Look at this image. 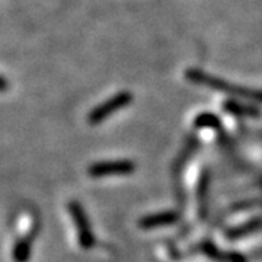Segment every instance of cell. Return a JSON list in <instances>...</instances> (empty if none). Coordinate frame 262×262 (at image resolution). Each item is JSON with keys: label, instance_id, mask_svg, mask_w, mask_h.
I'll return each mask as SVG.
<instances>
[{"label": "cell", "instance_id": "1", "mask_svg": "<svg viewBox=\"0 0 262 262\" xmlns=\"http://www.w3.org/2000/svg\"><path fill=\"white\" fill-rule=\"evenodd\" d=\"M185 77L191 83L201 84L214 91L226 92L227 95H232L234 98H242L248 101L262 103V89H255V88H246L241 84L229 83L225 79L215 77L213 75H208L206 72L200 70V69H188L185 70Z\"/></svg>", "mask_w": 262, "mask_h": 262}, {"label": "cell", "instance_id": "2", "mask_svg": "<svg viewBox=\"0 0 262 262\" xmlns=\"http://www.w3.org/2000/svg\"><path fill=\"white\" fill-rule=\"evenodd\" d=\"M133 102V94L128 91H122L118 92L110 99H106L105 102L99 103L98 106H95L91 113L88 114V122L91 125H96L105 121L106 118H110L114 113L120 111L122 108L128 106Z\"/></svg>", "mask_w": 262, "mask_h": 262}, {"label": "cell", "instance_id": "3", "mask_svg": "<svg viewBox=\"0 0 262 262\" xmlns=\"http://www.w3.org/2000/svg\"><path fill=\"white\" fill-rule=\"evenodd\" d=\"M136 170V163L133 160H106L96 162L88 168V175L91 178H106V177H124Z\"/></svg>", "mask_w": 262, "mask_h": 262}, {"label": "cell", "instance_id": "4", "mask_svg": "<svg viewBox=\"0 0 262 262\" xmlns=\"http://www.w3.org/2000/svg\"><path fill=\"white\" fill-rule=\"evenodd\" d=\"M69 211L75 220L76 230H77V237H79V244H80V248L83 249H89L92 248V245L95 242V237L92 232H91V226H89V222H88V217L84 214L83 208L79 206L76 201H72L69 204Z\"/></svg>", "mask_w": 262, "mask_h": 262}, {"label": "cell", "instance_id": "5", "mask_svg": "<svg viewBox=\"0 0 262 262\" xmlns=\"http://www.w3.org/2000/svg\"><path fill=\"white\" fill-rule=\"evenodd\" d=\"M178 222V214L175 211H162L155 214L144 215L139 220V226L141 229H158V227H166V226L175 225Z\"/></svg>", "mask_w": 262, "mask_h": 262}, {"label": "cell", "instance_id": "6", "mask_svg": "<svg viewBox=\"0 0 262 262\" xmlns=\"http://www.w3.org/2000/svg\"><path fill=\"white\" fill-rule=\"evenodd\" d=\"M223 110L227 114H232V115H236V117H252V118H255V117L261 115V111H259L258 106L251 105V103H241L239 101H234V99L225 101Z\"/></svg>", "mask_w": 262, "mask_h": 262}, {"label": "cell", "instance_id": "7", "mask_svg": "<svg viewBox=\"0 0 262 262\" xmlns=\"http://www.w3.org/2000/svg\"><path fill=\"white\" fill-rule=\"evenodd\" d=\"M31 242L32 239L31 237H22L19 239L16 245L13 246V251H12V258L15 262H28L31 258Z\"/></svg>", "mask_w": 262, "mask_h": 262}, {"label": "cell", "instance_id": "8", "mask_svg": "<svg viewBox=\"0 0 262 262\" xmlns=\"http://www.w3.org/2000/svg\"><path fill=\"white\" fill-rule=\"evenodd\" d=\"M194 125L196 128H219L220 121L214 114L203 113L196 115V118L194 120Z\"/></svg>", "mask_w": 262, "mask_h": 262}, {"label": "cell", "instance_id": "9", "mask_svg": "<svg viewBox=\"0 0 262 262\" xmlns=\"http://www.w3.org/2000/svg\"><path fill=\"white\" fill-rule=\"evenodd\" d=\"M6 88H8V80L6 77H2V91H6Z\"/></svg>", "mask_w": 262, "mask_h": 262}]
</instances>
